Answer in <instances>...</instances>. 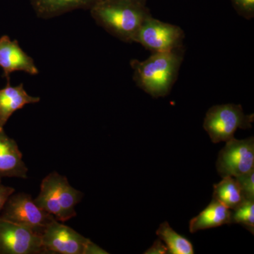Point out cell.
<instances>
[{
    "mask_svg": "<svg viewBox=\"0 0 254 254\" xmlns=\"http://www.w3.org/2000/svg\"><path fill=\"white\" fill-rule=\"evenodd\" d=\"M231 213L230 209L213 198L204 210L190 220V231L195 233L199 230L231 224Z\"/></svg>",
    "mask_w": 254,
    "mask_h": 254,
    "instance_id": "obj_13",
    "label": "cell"
},
{
    "mask_svg": "<svg viewBox=\"0 0 254 254\" xmlns=\"http://www.w3.org/2000/svg\"><path fill=\"white\" fill-rule=\"evenodd\" d=\"M28 168L16 142L0 129V180L3 177L27 178Z\"/></svg>",
    "mask_w": 254,
    "mask_h": 254,
    "instance_id": "obj_11",
    "label": "cell"
},
{
    "mask_svg": "<svg viewBox=\"0 0 254 254\" xmlns=\"http://www.w3.org/2000/svg\"><path fill=\"white\" fill-rule=\"evenodd\" d=\"M98 0H30L38 17L49 19L76 9H90Z\"/></svg>",
    "mask_w": 254,
    "mask_h": 254,
    "instance_id": "obj_14",
    "label": "cell"
},
{
    "mask_svg": "<svg viewBox=\"0 0 254 254\" xmlns=\"http://www.w3.org/2000/svg\"><path fill=\"white\" fill-rule=\"evenodd\" d=\"M145 254H168V250L165 244H164L163 241L158 239L155 240L153 245L150 248L148 249Z\"/></svg>",
    "mask_w": 254,
    "mask_h": 254,
    "instance_id": "obj_20",
    "label": "cell"
},
{
    "mask_svg": "<svg viewBox=\"0 0 254 254\" xmlns=\"http://www.w3.org/2000/svg\"><path fill=\"white\" fill-rule=\"evenodd\" d=\"M108 252L100 248L99 246L95 245L91 240H88L85 247L83 254H108Z\"/></svg>",
    "mask_w": 254,
    "mask_h": 254,
    "instance_id": "obj_22",
    "label": "cell"
},
{
    "mask_svg": "<svg viewBox=\"0 0 254 254\" xmlns=\"http://www.w3.org/2000/svg\"><path fill=\"white\" fill-rule=\"evenodd\" d=\"M184 39L185 33L180 26L163 22L150 14L137 31L133 43H139L152 53H158L183 48Z\"/></svg>",
    "mask_w": 254,
    "mask_h": 254,
    "instance_id": "obj_6",
    "label": "cell"
},
{
    "mask_svg": "<svg viewBox=\"0 0 254 254\" xmlns=\"http://www.w3.org/2000/svg\"><path fill=\"white\" fill-rule=\"evenodd\" d=\"M237 14L246 19L254 17V0H231Z\"/></svg>",
    "mask_w": 254,
    "mask_h": 254,
    "instance_id": "obj_19",
    "label": "cell"
},
{
    "mask_svg": "<svg viewBox=\"0 0 254 254\" xmlns=\"http://www.w3.org/2000/svg\"><path fill=\"white\" fill-rule=\"evenodd\" d=\"M83 196L82 192L71 186L66 177L53 172L43 179L41 191L34 201L58 221L66 222L76 216L75 207Z\"/></svg>",
    "mask_w": 254,
    "mask_h": 254,
    "instance_id": "obj_3",
    "label": "cell"
},
{
    "mask_svg": "<svg viewBox=\"0 0 254 254\" xmlns=\"http://www.w3.org/2000/svg\"><path fill=\"white\" fill-rule=\"evenodd\" d=\"M157 235L168 247V254H193V245L188 239L177 233L168 222L160 224L156 231Z\"/></svg>",
    "mask_w": 254,
    "mask_h": 254,
    "instance_id": "obj_16",
    "label": "cell"
},
{
    "mask_svg": "<svg viewBox=\"0 0 254 254\" xmlns=\"http://www.w3.org/2000/svg\"><path fill=\"white\" fill-rule=\"evenodd\" d=\"M254 115H246L241 105H215L207 112L203 128L214 143L230 141L238 128L252 127Z\"/></svg>",
    "mask_w": 254,
    "mask_h": 254,
    "instance_id": "obj_4",
    "label": "cell"
},
{
    "mask_svg": "<svg viewBox=\"0 0 254 254\" xmlns=\"http://www.w3.org/2000/svg\"><path fill=\"white\" fill-rule=\"evenodd\" d=\"M232 223L242 225L254 235V199H245L238 207L232 210Z\"/></svg>",
    "mask_w": 254,
    "mask_h": 254,
    "instance_id": "obj_17",
    "label": "cell"
},
{
    "mask_svg": "<svg viewBox=\"0 0 254 254\" xmlns=\"http://www.w3.org/2000/svg\"><path fill=\"white\" fill-rule=\"evenodd\" d=\"M219 175L223 178L236 177L254 169V138H233L219 153L216 163Z\"/></svg>",
    "mask_w": 254,
    "mask_h": 254,
    "instance_id": "obj_7",
    "label": "cell"
},
{
    "mask_svg": "<svg viewBox=\"0 0 254 254\" xmlns=\"http://www.w3.org/2000/svg\"><path fill=\"white\" fill-rule=\"evenodd\" d=\"M0 218L28 227L41 237L55 217L40 208L31 195L25 193H12L1 209Z\"/></svg>",
    "mask_w": 254,
    "mask_h": 254,
    "instance_id": "obj_5",
    "label": "cell"
},
{
    "mask_svg": "<svg viewBox=\"0 0 254 254\" xmlns=\"http://www.w3.org/2000/svg\"><path fill=\"white\" fill-rule=\"evenodd\" d=\"M100 27L125 43H133L142 23L150 14L145 4L133 0H98L90 9Z\"/></svg>",
    "mask_w": 254,
    "mask_h": 254,
    "instance_id": "obj_2",
    "label": "cell"
},
{
    "mask_svg": "<svg viewBox=\"0 0 254 254\" xmlns=\"http://www.w3.org/2000/svg\"><path fill=\"white\" fill-rule=\"evenodd\" d=\"M89 239L55 219L41 235L45 253L83 254Z\"/></svg>",
    "mask_w": 254,
    "mask_h": 254,
    "instance_id": "obj_9",
    "label": "cell"
},
{
    "mask_svg": "<svg viewBox=\"0 0 254 254\" xmlns=\"http://www.w3.org/2000/svg\"><path fill=\"white\" fill-rule=\"evenodd\" d=\"M184 59L183 48L152 53L144 61L132 60L133 79L136 86L153 98L166 96L178 76Z\"/></svg>",
    "mask_w": 254,
    "mask_h": 254,
    "instance_id": "obj_1",
    "label": "cell"
},
{
    "mask_svg": "<svg viewBox=\"0 0 254 254\" xmlns=\"http://www.w3.org/2000/svg\"><path fill=\"white\" fill-rule=\"evenodd\" d=\"M133 1H137V2L141 3V4L145 5L147 0H133Z\"/></svg>",
    "mask_w": 254,
    "mask_h": 254,
    "instance_id": "obj_23",
    "label": "cell"
},
{
    "mask_svg": "<svg viewBox=\"0 0 254 254\" xmlns=\"http://www.w3.org/2000/svg\"><path fill=\"white\" fill-rule=\"evenodd\" d=\"M15 190L12 187L4 186L0 184V212L10 195L14 193Z\"/></svg>",
    "mask_w": 254,
    "mask_h": 254,
    "instance_id": "obj_21",
    "label": "cell"
},
{
    "mask_svg": "<svg viewBox=\"0 0 254 254\" xmlns=\"http://www.w3.org/2000/svg\"><path fill=\"white\" fill-rule=\"evenodd\" d=\"M0 67L3 69L1 77L6 81H9L10 75L15 71H23L31 76L39 73L34 60L21 49L17 40L11 41L6 35L0 38Z\"/></svg>",
    "mask_w": 254,
    "mask_h": 254,
    "instance_id": "obj_10",
    "label": "cell"
},
{
    "mask_svg": "<svg viewBox=\"0 0 254 254\" xmlns=\"http://www.w3.org/2000/svg\"><path fill=\"white\" fill-rule=\"evenodd\" d=\"M213 198L234 210L245 200L242 190L235 177H223L221 182L214 185Z\"/></svg>",
    "mask_w": 254,
    "mask_h": 254,
    "instance_id": "obj_15",
    "label": "cell"
},
{
    "mask_svg": "<svg viewBox=\"0 0 254 254\" xmlns=\"http://www.w3.org/2000/svg\"><path fill=\"white\" fill-rule=\"evenodd\" d=\"M245 199H254V169L235 177Z\"/></svg>",
    "mask_w": 254,
    "mask_h": 254,
    "instance_id": "obj_18",
    "label": "cell"
},
{
    "mask_svg": "<svg viewBox=\"0 0 254 254\" xmlns=\"http://www.w3.org/2000/svg\"><path fill=\"white\" fill-rule=\"evenodd\" d=\"M39 97L28 95L23 83L16 86H11L7 81L6 86L0 89V129L4 128L11 115L28 104L39 103Z\"/></svg>",
    "mask_w": 254,
    "mask_h": 254,
    "instance_id": "obj_12",
    "label": "cell"
},
{
    "mask_svg": "<svg viewBox=\"0 0 254 254\" xmlns=\"http://www.w3.org/2000/svg\"><path fill=\"white\" fill-rule=\"evenodd\" d=\"M45 253L41 237L28 227L0 218V254Z\"/></svg>",
    "mask_w": 254,
    "mask_h": 254,
    "instance_id": "obj_8",
    "label": "cell"
}]
</instances>
